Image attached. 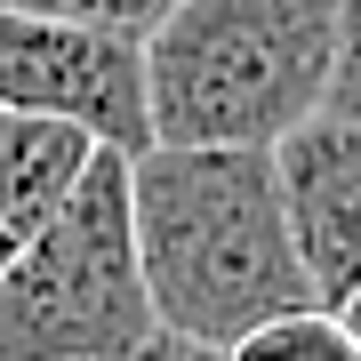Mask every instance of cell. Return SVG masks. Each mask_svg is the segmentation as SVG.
I'll return each mask as SVG.
<instances>
[{"instance_id": "cell-7", "label": "cell", "mask_w": 361, "mask_h": 361, "mask_svg": "<svg viewBox=\"0 0 361 361\" xmlns=\"http://www.w3.org/2000/svg\"><path fill=\"white\" fill-rule=\"evenodd\" d=\"M322 104L345 113V121H361V0H337V56H329Z\"/></svg>"}, {"instance_id": "cell-8", "label": "cell", "mask_w": 361, "mask_h": 361, "mask_svg": "<svg viewBox=\"0 0 361 361\" xmlns=\"http://www.w3.org/2000/svg\"><path fill=\"white\" fill-rule=\"evenodd\" d=\"M0 8H40V16H89V25H121V32H145L169 0H0Z\"/></svg>"}, {"instance_id": "cell-1", "label": "cell", "mask_w": 361, "mask_h": 361, "mask_svg": "<svg viewBox=\"0 0 361 361\" xmlns=\"http://www.w3.org/2000/svg\"><path fill=\"white\" fill-rule=\"evenodd\" d=\"M129 217L161 313V353H241L257 322L313 305L273 145H137Z\"/></svg>"}, {"instance_id": "cell-3", "label": "cell", "mask_w": 361, "mask_h": 361, "mask_svg": "<svg viewBox=\"0 0 361 361\" xmlns=\"http://www.w3.org/2000/svg\"><path fill=\"white\" fill-rule=\"evenodd\" d=\"M161 313L145 289L129 153L97 145L49 225L0 265V361H145Z\"/></svg>"}, {"instance_id": "cell-2", "label": "cell", "mask_w": 361, "mask_h": 361, "mask_svg": "<svg viewBox=\"0 0 361 361\" xmlns=\"http://www.w3.org/2000/svg\"><path fill=\"white\" fill-rule=\"evenodd\" d=\"M337 0H169L145 25V104L161 145H273L322 113Z\"/></svg>"}, {"instance_id": "cell-5", "label": "cell", "mask_w": 361, "mask_h": 361, "mask_svg": "<svg viewBox=\"0 0 361 361\" xmlns=\"http://www.w3.org/2000/svg\"><path fill=\"white\" fill-rule=\"evenodd\" d=\"M273 177H281L289 241L305 257L313 305H345L361 281V121L305 113L297 129L273 137Z\"/></svg>"}, {"instance_id": "cell-6", "label": "cell", "mask_w": 361, "mask_h": 361, "mask_svg": "<svg viewBox=\"0 0 361 361\" xmlns=\"http://www.w3.org/2000/svg\"><path fill=\"white\" fill-rule=\"evenodd\" d=\"M289 353L297 361H361L337 305H289V313H273V322H257L241 337V361H289Z\"/></svg>"}, {"instance_id": "cell-9", "label": "cell", "mask_w": 361, "mask_h": 361, "mask_svg": "<svg viewBox=\"0 0 361 361\" xmlns=\"http://www.w3.org/2000/svg\"><path fill=\"white\" fill-rule=\"evenodd\" d=\"M337 313H345V329H353V345H361V281H353V297H345Z\"/></svg>"}, {"instance_id": "cell-4", "label": "cell", "mask_w": 361, "mask_h": 361, "mask_svg": "<svg viewBox=\"0 0 361 361\" xmlns=\"http://www.w3.org/2000/svg\"><path fill=\"white\" fill-rule=\"evenodd\" d=\"M0 104L49 113L89 129L97 145H153V104H145V32L89 25V16H40L0 8Z\"/></svg>"}]
</instances>
